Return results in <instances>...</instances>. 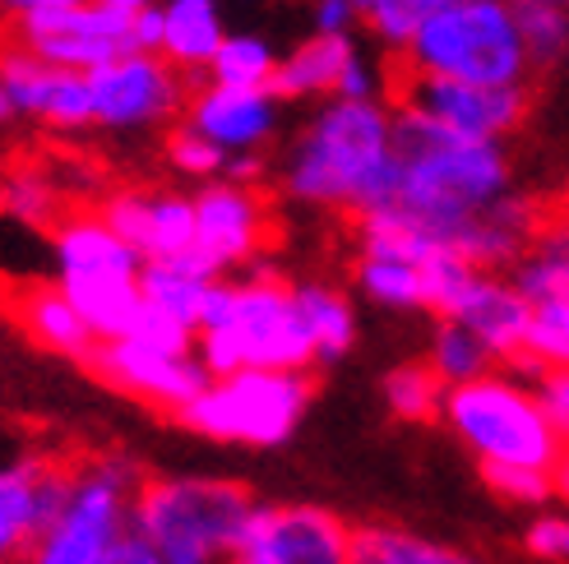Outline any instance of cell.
Masks as SVG:
<instances>
[{
	"mask_svg": "<svg viewBox=\"0 0 569 564\" xmlns=\"http://www.w3.org/2000/svg\"><path fill=\"white\" fill-rule=\"evenodd\" d=\"M194 356L204 361L209 380L241 371H301L316 361L306 320L292 288L260 273L246 282H213L204 296Z\"/></svg>",
	"mask_w": 569,
	"mask_h": 564,
	"instance_id": "3",
	"label": "cell"
},
{
	"mask_svg": "<svg viewBox=\"0 0 569 564\" xmlns=\"http://www.w3.org/2000/svg\"><path fill=\"white\" fill-rule=\"evenodd\" d=\"M357 56L352 38H306L278 61V74L269 83L273 98H316V93H338L343 70Z\"/></svg>",
	"mask_w": 569,
	"mask_h": 564,
	"instance_id": "23",
	"label": "cell"
},
{
	"mask_svg": "<svg viewBox=\"0 0 569 564\" xmlns=\"http://www.w3.org/2000/svg\"><path fill=\"white\" fill-rule=\"evenodd\" d=\"M445 320H453V324H463L468 333H477L496 361H515L528 348L532 305H528V296L515 288V282L491 278V273H477L468 282V292L453 301V310H449Z\"/></svg>",
	"mask_w": 569,
	"mask_h": 564,
	"instance_id": "18",
	"label": "cell"
},
{
	"mask_svg": "<svg viewBox=\"0 0 569 564\" xmlns=\"http://www.w3.org/2000/svg\"><path fill=\"white\" fill-rule=\"evenodd\" d=\"M246 564H352L357 560V527L320 504H260L250 518Z\"/></svg>",
	"mask_w": 569,
	"mask_h": 564,
	"instance_id": "10",
	"label": "cell"
},
{
	"mask_svg": "<svg viewBox=\"0 0 569 564\" xmlns=\"http://www.w3.org/2000/svg\"><path fill=\"white\" fill-rule=\"evenodd\" d=\"M556 495L565 500V510H569V449H565V459L556 467Z\"/></svg>",
	"mask_w": 569,
	"mask_h": 564,
	"instance_id": "46",
	"label": "cell"
},
{
	"mask_svg": "<svg viewBox=\"0 0 569 564\" xmlns=\"http://www.w3.org/2000/svg\"><path fill=\"white\" fill-rule=\"evenodd\" d=\"M408 111H421L436 125L468 134V139H500L523 121L528 111V93L523 89H487V83H463V79H431V74H412L408 93H403Z\"/></svg>",
	"mask_w": 569,
	"mask_h": 564,
	"instance_id": "12",
	"label": "cell"
},
{
	"mask_svg": "<svg viewBox=\"0 0 569 564\" xmlns=\"http://www.w3.org/2000/svg\"><path fill=\"white\" fill-rule=\"evenodd\" d=\"M352 564H487V560L453 551V546L431 542V537H417L408 527L371 523V527H357V560Z\"/></svg>",
	"mask_w": 569,
	"mask_h": 564,
	"instance_id": "26",
	"label": "cell"
},
{
	"mask_svg": "<svg viewBox=\"0 0 569 564\" xmlns=\"http://www.w3.org/2000/svg\"><path fill=\"white\" fill-rule=\"evenodd\" d=\"M70 486V467L61 463H10L0 467V564H23L42 537V527L56 518Z\"/></svg>",
	"mask_w": 569,
	"mask_h": 564,
	"instance_id": "14",
	"label": "cell"
},
{
	"mask_svg": "<svg viewBox=\"0 0 569 564\" xmlns=\"http://www.w3.org/2000/svg\"><path fill=\"white\" fill-rule=\"evenodd\" d=\"M98 375L111 380L117 389L134 393L144 403L186 412L199 393L209 389V371L194 352H162V348H144L134 338H117V343H98L93 352Z\"/></svg>",
	"mask_w": 569,
	"mask_h": 564,
	"instance_id": "13",
	"label": "cell"
},
{
	"mask_svg": "<svg viewBox=\"0 0 569 564\" xmlns=\"http://www.w3.org/2000/svg\"><path fill=\"white\" fill-rule=\"evenodd\" d=\"M186 125L194 134L213 139L227 158H241V153H254L278 130V98L269 89H227V83H209V89H199L190 98Z\"/></svg>",
	"mask_w": 569,
	"mask_h": 564,
	"instance_id": "16",
	"label": "cell"
},
{
	"mask_svg": "<svg viewBox=\"0 0 569 564\" xmlns=\"http://www.w3.org/2000/svg\"><path fill=\"white\" fill-rule=\"evenodd\" d=\"M6 204H10V213L23 218V222H47L51 209H56V194H51V185H47L42 177H14V181L6 185Z\"/></svg>",
	"mask_w": 569,
	"mask_h": 564,
	"instance_id": "39",
	"label": "cell"
},
{
	"mask_svg": "<svg viewBox=\"0 0 569 564\" xmlns=\"http://www.w3.org/2000/svg\"><path fill=\"white\" fill-rule=\"evenodd\" d=\"M61 288H66V296L74 301V310L83 315V324L93 329L98 343L130 338V329L139 324V315H144V288H139V278H126V273L66 278Z\"/></svg>",
	"mask_w": 569,
	"mask_h": 564,
	"instance_id": "21",
	"label": "cell"
},
{
	"mask_svg": "<svg viewBox=\"0 0 569 564\" xmlns=\"http://www.w3.org/2000/svg\"><path fill=\"white\" fill-rule=\"evenodd\" d=\"M515 288L528 296V305L569 301V228H556L523 250L515 264Z\"/></svg>",
	"mask_w": 569,
	"mask_h": 564,
	"instance_id": "27",
	"label": "cell"
},
{
	"mask_svg": "<svg viewBox=\"0 0 569 564\" xmlns=\"http://www.w3.org/2000/svg\"><path fill=\"white\" fill-rule=\"evenodd\" d=\"M357 19H361V10L352 6V0H316V14H310L320 38H352Z\"/></svg>",
	"mask_w": 569,
	"mask_h": 564,
	"instance_id": "41",
	"label": "cell"
},
{
	"mask_svg": "<svg viewBox=\"0 0 569 564\" xmlns=\"http://www.w3.org/2000/svg\"><path fill=\"white\" fill-rule=\"evenodd\" d=\"M10 117H19V111H14V98L6 89V79H0V121H10Z\"/></svg>",
	"mask_w": 569,
	"mask_h": 564,
	"instance_id": "48",
	"label": "cell"
},
{
	"mask_svg": "<svg viewBox=\"0 0 569 564\" xmlns=\"http://www.w3.org/2000/svg\"><path fill=\"white\" fill-rule=\"evenodd\" d=\"M412 74L463 79L487 89H523L528 47L519 33V10L505 0H440L408 47Z\"/></svg>",
	"mask_w": 569,
	"mask_h": 564,
	"instance_id": "6",
	"label": "cell"
},
{
	"mask_svg": "<svg viewBox=\"0 0 569 564\" xmlns=\"http://www.w3.org/2000/svg\"><path fill=\"white\" fill-rule=\"evenodd\" d=\"M213 282H222V269L204 255V250H186L181 260H158L144 264L139 273V288H144V305H153L158 315L177 320L181 329H190L199 338V320H204V296Z\"/></svg>",
	"mask_w": 569,
	"mask_h": 564,
	"instance_id": "19",
	"label": "cell"
},
{
	"mask_svg": "<svg viewBox=\"0 0 569 564\" xmlns=\"http://www.w3.org/2000/svg\"><path fill=\"white\" fill-rule=\"evenodd\" d=\"M310 403V380L301 371H241L209 380V389L181 412L190 431L227 444H282Z\"/></svg>",
	"mask_w": 569,
	"mask_h": 564,
	"instance_id": "8",
	"label": "cell"
},
{
	"mask_svg": "<svg viewBox=\"0 0 569 564\" xmlns=\"http://www.w3.org/2000/svg\"><path fill=\"white\" fill-rule=\"evenodd\" d=\"M523 356L537 371H569V301H547L532 305V324H528V348Z\"/></svg>",
	"mask_w": 569,
	"mask_h": 564,
	"instance_id": "33",
	"label": "cell"
},
{
	"mask_svg": "<svg viewBox=\"0 0 569 564\" xmlns=\"http://www.w3.org/2000/svg\"><path fill=\"white\" fill-rule=\"evenodd\" d=\"M532 389H537V403H542V412L551 416V426L569 444V371H547Z\"/></svg>",
	"mask_w": 569,
	"mask_h": 564,
	"instance_id": "40",
	"label": "cell"
},
{
	"mask_svg": "<svg viewBox=\"0 0 569 564\" xmlns=\"http://www.w3.org/2000/svg\"><path fill=\"white\" fill-rule=\"evenodd\" d=\"M167 158H172V167L181 177H218L227 162V158L213 139H204V134H194L190 125H181L172 139H167Z\"/></svg>",
	"mask_w": 569,
	"mask_h": 564,
	"instance_id": "37",
	"label": "cell"
},
{
	"mask_svg": "<svg viewBox=\"0 0 569 564\" xmlns=\"http://www.w3.org/2000/svg\"><path fill=\"white\" fill-rule=\"evenodd\" d=\"M376 83H380L376 66L357 51L348 61V70H343V83H338V98H343V102H376Z\"/></svg>",
	"mask_w": 569,
	"mask_h": 564,
	"instance_id": "42",
	"label": "cell"
},
{
	"mask_svg": "<svg viewBox=\"0 0 569 564\" xmlns=\"http://www.w3.org/2000/svg\"><path fill=\"white\" fill-rule=\"evenodd\" d=\"M51 6H70V0H0V10H10V14H19V19L38 14V10H51Z\"/></svg>",
	"mask_w": 569,
	"mask_h": 564,
	"instance_id": "45",
	"label": "cell"
},
{
	"mask_svg": "<svg viewBox=\"0 0 569 564\" xmlns=\"http://www.w3.org/2000/svg\"><path fill=\"white\" fill-rule=\"evenodd\" d=\"M505 6H515V10H523V6H560V10H569V0H505Z\"/></svg>",
	"mask_w": 569,
	"mask_h": 564,
	"instance_id": "49",
	"label": "cell"
},
{
	"mask_svg": "<svg viewBox=\"0 0 569 564\" xmlns=\"http://www.w3.org/2000/svg\"><path fill=\"white\" fill-rule=\"evenodd\" d=\"M523 546L542 564H569V510L537 514L523 532Z\"/></svg>",
	"mask_w": 569,
	"mask_h": 564,
	"instance_id": "38",
	"label": "cell"
},
{
	"mask_svg": "<svg viewBox=\"0 0 569 564\" xmlns=\"http://www.w3.org/2000/svg\"><path fill=\"white\" fill-rule=\"evenodd\" d=\"M89 93H93V121L111 130H139V125H158L181 107V70L167 66L162 56L130 51L121 61H111L89 74Z\"/></svg>",
	"mask_w": 569,
	"mask_h": 564,
	"instance_id": "11",
	"label": "cell"
},
{
	"mask_svg": "<svg viewBox=\"0 0 569 564\" xmlns=\"http://www.w3.org/2000/svg\"><path fill=\"white\" fill-rule=\"evenodd\" d=\"M194 250V204L181 194H153V236H149V264L181 260Z\"/></svg>",
	"mask_w": 569,
	"mask_h": 564,
	"instance_id": "34",
	"label": "cell"
},
{
	"mask_svg": "<svg viewBox=\"0 0 569 564\" xmlns=\"http://www.w3.org/2000/svg\"><path fill=\"white\" fill-rule=\"evenodd\" d=\"M0 79L14 98L19 117H33L56 130H79L93 121V93H89V74L61 70L51 61H38L33 51H6L0 56Z\"/></svg>",
	"mask_w": 569,
	"mask_h": 564,
	"instance_id": "15",
	"label": "cell"
},
{
	"mask_svg": "<svg viewBox=\"0 0 569 564\" xmlns=\"http://www.w3.org/2000/svg\"><path fill=\"white\" fill-rule=\"evenodd\" d=\"M232 564H246V560H232Z\"/></svg>",
	"mask_w": 569,
	"mask_h": 564,
	"instance_id": "50",
	"label": "cell"
},
{
	"mask_svg": "<svg viewBox=\"0 0 569 564\" xmlns=\"http://www.w3.org/2000/svg\"><path fill=\"white\" fill-rule=\"evenodd\" d=\"M227 42L218 0H162V61L177 70H209Z\"/></svg>",
	"mask_w": 569,
	"mask_h": 564,
	"instance_id": "22",
	"label": "cell"
},
{
	"mask_svg": "<svg viewBox=\"0 0 569 564\" xmlns=\"http://www.w3.org/2000/svg\"><path fill=\"white\" fill-rule=\"evenodd\" d=\"M139 476L126 459H89L70 467V486L56 518L42 527L23 564H107L130 532Z\"/></svg>",
	"mask_w": 569,
	"mask_h": 564,
	"instance_id": "7",
	"label": "cell"
},
{
	"mask_svg": "<svg viewBox=\"0 0 569 564\" xmlns=\"http://www.w3.org/2000/svg\"><path fill=\"white\" fill-rule=\"evenodd\" d=\"M519 33L528 47L532 66H556L569 56V10L560 6H523L519 10Z\"/></svg>",
	"mask_w": 569,
	"mask_h": 564,
	"instance_id": "35",
	"label": "cell"
},
{
	"mask_svg": "<svg viewBox=\"0 0 569 564\" xmlns=\"http://www.w3.org/2000/svg\"><path fill=\"white\" fill-rule=\"evenodd\" d=\"M278 74V56L260 33H227L222 51L209 66V83H227V89H269Z\"/></svg>",
	"mask_w": 569,
	"mask_h": 564,
	"instance_id": "29",
	"label": "cell"
},
{
	"mask_svg": "<svg viewBox=\"0 0 569 564\" xmlns=\"http://www.w3.org/2000/svg\"><path fill=\"white\" fill-rule=\"evenodd\" d=\"M361 292L371 296L376 305L389 310H426V273L412 264H398V260H366L357 269Z\"/></svg>",
	"mask_w": 569,
	"mask_h": 564,
	"instance_id": "31",
	"label": "cell"
},
{
	"mask_svg": "<svg viewBox=\"0 0 569 564\" xmlns=\"http://www.w3.org/2000/svg\"><path fill=\"white\" fill-rule=\"evenodd\" d=\"M107 6H117V10H126V14H139V10H153L158 0H107Z\"/></svg>",
	"mask_w": 569,
	"mask_h": 564,
	"instance_id": "47",
	"label": "cell"
},
{
	"mask_svg": "<svg viewBox=\"0 0 569 564\" xmlns=\"http://www.w3.org/2000/svg\"><path fill=\"white\" fill-rule=\"evenodd\" d=\"M445 426L468 444V454L487 476L500 472H547L556 476L565 459V440L537 403V389L519 375H487L445 393Z\"/></svg>",
	"mask_w": 569,
	"mask_h": 564,
	"instance_id": "5",
	"label": "cell"
},
{
	"mask_svg": "<svg viewBox=\"0 0 569 564\" xmlns=\"http://www.w3.org/2000/svg\"><path fill=\"white\" fill-rule=\"evenodd\" d=\"M431 371L440 375L445 389H459V384H472V380H487L496 356L487 352V343H481L477 333H468L463 324L453 320H440L436 338H431Z\"/></svg>",
	"mask_w": 569,
	"mask_h": 564,
	"instance_id": "28",
	"label": "cell"
},
{
	"mask_svg": "<svg viewBox=\"0 0 569 564\" xmlns=\"http://www.w3.org/2000/svg\"><path fill=\"white\" fill-rule=\"evenodd\" d=\"M292 296H297V310H301V320H306L316 361H338V356L352 348V338H357L352 301L343 292L325 288V282H301V288H292Z\"/></svg>",
	"mask_w": 569,
	"mask_h": 564,
	"instance_id": "25",
	"label": "cell"
},
{
	"mask_svg": "<svg viewBox=\"0 0 569 564\" xmlns=\"http://www.w3.org/2000/svg\"><path fill=\"white\" fill-rule=\"evenodd\" d=\"M445 384L440 375L431 371L426 361H412V365H398V371H389L385 380V403L393 416L403 421H431L445 412Z\"/></svg>",
	"mask_w": 569,
	"mask_h": 564,
	"instance_id": "30",
	"label": "cell"
},
{
	"mask_svg": "<svg viewBox=\"0 0 569 564\" xmlns=\"http://www.w3.org/2000/svg\"><path fill=\"white\" fill-rule=\"evenodd\" d=\"M107 564H167V560H162V555H158V551H153V546H149L144 537H139V532H134V527H130V532H126V537H121L117 546H111Z\"/></svg>",
	"mask_w": 569,
	"mask_h": 564,
	"instance_id": "43",
	"label": "cell"
},
{
	"mask_svg": "<svg viewBox=\"0 0 569 564\" xmlns=\"http://www.w3.org/2000/svg\"><path fill=\"white\" fill-rule=\"evenodd\" d=\"M134 51H144V56H162V6L139 10V14H134Z\"/></svg>",
	"mask_w": 569,
	"mask_h": 564,
	"instance_id": "44",
	"label": "cell"
},
{
	"mask_svg": "<svg viewBox=\"0 0 569 564\" xmlns=\"http://www.w3.org/2000/svg\"><path fill=\"white\" fill-rule=\"evenodd\" d=\"M14 315L51 352H66V356H93L98 352L93 329L83 324V315L66 296L61 282H51V288H28L19 296V305H14Z\"/></svg>",
	"mask_w": 569,
	"mask_h": 564,
	"instance_id": "24",
	"label": "cell"
},
{
	"mask_svg": "<svg viewBox=\"0 0 569 564\" xmlns=\"http://www.w3.org/2000/svg\"><path fill=\"white\" fill-rule=\"evenodd\" d=\"M260 504L222 476H153L139 482L130 527L167 564H232Z\"/></svg>",
	"mask_w": 569,
	"mask_h": 564,
	"instance_id": "4",
	"label": "cell"
},
{
	"mask_svg": "<svg viewBox=\"0 0 569 564\" xmlns=\"http://www.w3.org/2000/svg\"><path fill=\"white\" fill-rule=\"evenodd\" d=\"M102 222L117 232L139 260L149 264V236H153V194L144 190H126V194H111Z\"/></svg>",
	"mask_w": 569,
	"mask_h": 564,
	"instance_id": "36",
	"label": "cell"
},
{
	"mask_svg": "<svg viewBox=\"0 0 569 564\" xmlns=\"http://www.w3.org/2000/svg\"><path fill=\"white\" fill-rule=\"evenodd\" d=\"M352 6H357V0H352Z\"/></svg>",
	"mask_w": 569,
	"mask_h": 564,
	"instance_id": "51",
	"label": "cell"
},
{
	"mask_svg": "<svg viewBox=\"0 0 569 564\" xmlns=\"http://www.w3.org/2000/svg\"><path fill=\"white\" fill-rule=\"evenodd\" d=\"M56 269L66 278H102V273H126L139 278L144 260L107 228L102 218H74L56 232Z\"/></svg>",
	"mask_w": 569,
	"mask_h": 564,
	"instance_id": "20",
	"label": "cell"
},
{
	"mask_svg": "<svg viewBox=\"0 0 569 564\" xmlns=\"http://www.w3.org/2000/svg\"><path fill=\"white\" fill-rule=\"evenodd\" d=\"M393 149L403 172L393 213L431 232L453 255L472 222L509 200V158L496 139L453 134L403 107L393 117Z\"/></svg>",
	"mask_w": 569,
	"mask_h": 564,
	"instance_id": "1",
	"label": "cell"
},
{
	"mask_svg": "<svg viewBox=\"0 0 569 564\" xmlns=\"http://www.w3.org/2000/svg\"><path fill=\"white\" fill-rule=\"evenodd\" d=\"M440 0H357V10L366 19V28L385 42V47H412L417 33L426 28V19L436 14Z\"/></svg>",
	"mask_w": 569,
	"mask_h": 564,
	"instance_id": "32",
	"label": "cell"
},
{
	"mask_svg": "<svg viewBox=\"0 0 569 564\" xmlns=\"http://www.w3.org/2000/svg\"><path fill=\"white\" fill-rule=\"evenodd\" d=\"M393 117L380 102L333 98L310 121L288 158V190L306 204L385 213L398 200Z\"/></svg>",
	"mask_w": 569,
	"mask_h": 564,
	"instance_id": "2",
	"label": "cell"
},
{
	"mask_svg": "<svg viewBox=\"0 0 569 564\" xmlns=\"http://www.w3.org/2000/svg\"><path fill=\"white\" fill-rule=\"evenodd\" d=\"M264 241V209L250 194V185H209L194 200V245L218 264H246Z\"/></svg>",
	"mask_w": 569,
	"mask_h": 564,
	"instance_id": "17",
	"label": "cell"
},
{
	"mask_svg": "<svg viewBox=\"0 0 569 564\" xmlns=\"http://www.w3.org/2000/svg\"><path fill=\"white\" fill-rule=\"evenodd\" d=\"M23 51L74 74H93L134 51V14L107 0H70L19 19Z\"/></svg>",
	"mask_w": 569,
	"mask_h": 564,
	"instance_id": "9",
	"label": "cell"
}]
</instances>
